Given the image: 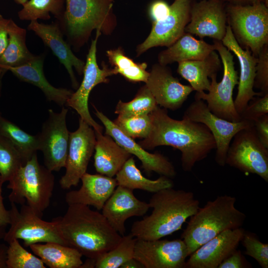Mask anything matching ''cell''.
<instances>
[{
    "instance_id": "27",
    "label": "cell",
    "mask_w": 268,
    "mask_h": 268,
    "mask_svg": "<svg viewBox=\"0 0 268 268\" xmlns=\"http://www.w3.org/2000/svg\"><path fill=\"white\" fill-rule=\"evenodd\" d=\"M221 59L214 50L202 59L178 63L177 72L187 80L196 92L208 91L210 84L209 77L221 69Z\"/></svg>"
},
{
    "instance_id": "29",
    "label": "cell",
    "mask_w": 268,
    "mask_h": 268,
    "mask_svg": "<svg viewBox=\"0 0 268 268\" xmlns=\"http://www.w3.org/2000/svg\"><path fill=\"white\" fill-rule=\"evenodd\" d=\"M32 252L50 268H80L83 255L76 249L55 242L29 245Z\"/></svg>"
},
{
    "instance_id": "34",
    "label": "cell",
    "mask_w": 268,
    "mask_h": 268,
    "mask_svg": "<svg viewBox=\"0 0 268 268\" xmlns=\"http://www.w3.org/2000/svg\"><path fill=\"white\" fill-rule=\"evenodd\" d=\"M64 3V0H29L22 5L18 16L20 20L32 21L50 19L52 14L59 20L65 9Z\"/></svg>"
},
{
    "instance_id": "4",
    "label": "cell",
    "mask_w": 268,
    "mask_h": 268,
    "mask_svg": "<svg viewBox=\"0 0 268 268\" xmlns=\"http://www.w3.org/2000/svg\"><path fill=\"white\" fill-rule=\"evenodd\" d=\"M236 201L235 197L217 196L200 207L190 217L181 236L186 245L188 257L222 232L242 226L246 215L236 207Z\"/></svg>"
},
{
    "instance_id": "53",
    "label": "cell",
    "mask_w": 268,
    "mask_h": 268,
    "mask_svg": "<svg viewBox=\"0 0 268 268\" xmlns=\"http://www.w3.org/2000/svg\"><path fill=\"white\" fill-rule=\"evenodd\" d=\"M5 233L4 227H0V240L3 238Z\"/></svg>"
},
{
    "instance_id": "50",
    "label": "cell",
    "mask_w": 268,
    "mask_h": 268,
    "mask_svg": "<svg viewBox=\"0 0 268 268\" xmlns=\"http://www.w3.org/2000/svg\"><path fill=\"white\" fill-rule=\"evenodd\" d=\"M121 268H144V267L138 261L133 258L125 263Z\"/></svg>"
},
{
    "instance_id": "31",
    "label": "cell",
    "mask_w": 268,
    "mask_h": 268,
    "mask_svg": "<svg viewBox=\"0 0 268 268\" xmlns=\"http://www.w3.org/2000/svg\"><path fill=\"white\" fill-rule=\"evenodd\" d=\"M8 44L0 57V67L6 70L18 67L32 61L36 56L28 50L26 44V30L9 19L8 26Z\"/></svg>"
},
{
    "instance_id": "24",
    "label": "cell",
    "mask_w": 268,
    "mask_h": 268,
    "mask_svg": "<svg viewBox=\"0 0 268 268\" xmlns=\"http://www.w3.org/2000/svg\"><path fill=\"white\" fill-rule=\"evenodd\" d=\"M81 186L77 190L68 192L65 201L68 205L80 204L102 210L106 201L118 186L116 179L100 174L85 173L81 178Z\"/></svg>"
},
{
    "instance_id": "40",
    "label": "cell",
    "mask_w": 268,
    "mask_h": 268,
    "mask_svg": "<svg viewBox=\"0 0 268 268\" xmlns=\"http://www.w3.org/2000/svg\"><path fill=\"white\" fill-rule=\"evenodd\" d=\"M246 255L255 259L262 268H268V244L260 240L254 233L245 230L241 241Z\"/></svg>"
},
{
    "instance_id": "48",
    "label": "cell",
    "mask_w": 268,
    "mask_h": 268,
    "mask_svg": "<svg viewBox=\"0 0 268 268\" xmlns=\"http://www.w3.org/2000/svg\"><path fill=\"white\" fill-rule=\"evenodd\" d=\"M8 246L0 243V268H6L7 250Z\"/></svg>"
},
{
    "instance_id": "18",
    "label": "cell",
    "mask_w": 268,
    "mask_h": 268,
    "mask_svg": "<svg viewBox=\"0 0 268 268\" xmlns=\"http://www.w3.org/2000/svg\"><path fill=\"white\" fill-rule=\"evenodd\" d=\"M95 109V115L105 128V134L110 135L123 148L135 155L141 162V167L150 174L156 172L170 178L176 175L174 166L169 160L159 153H151L146 151L134 139L127 136L103 113Z\"/></svg>"
},
{
    "instance_id": "35",
    "label": "cell",
    "mask_w": 268,
    "mask_h": 268,
    "mask_svg": "<svg viewBox=\"0 0 268 268\" xmlns=\"http://www.w3.org/2000/svg\"><path fill=\"white\" fill-rule=\"evenodd\" d=\"M136 238L131 233L122 236L113 249L95 259V268H121L127 261L134 258Z\"/></svg>"
},
{
    "instance_id": "11",
    "label": "cell",
    "mask_w": 268,
    "mask_h": 268,
    "mask_svg": "<svg viewBox=\"0 0 268 268\" xmlns=\"http://www.w3.org/2000/svg\"><path fill=\"white\" fill-rule=\"evenodd\" d=\"M183 117L203 124L212 134L215 141V160L220 166H224L227 152L232 139L239 131L254 126L253 122L241 120L233 122L220 118L213 114L202 100L195 98L184 112Z\"/></svg>"
},
{
    "instance_id": "22",
    "label": "cell",
    "mask_w": 268,
    "mask_h": 268,
    "mask_svg": "<svg viewBox=\"0 0 268 268\" xmlns=\"http://www.w3.org/2000/svg\"><path fill=\"white\" fill-rule=\"evenodd\" d=\"M133 191L118 185L101 210L112 227L122 236L126 232V220L143 216L150 208L148 203L138 199Z\"/></svg>"
},
{
    "instance_id": "1",
    "label": "cell",
    "mask_w": 268,
    "mask_h": 268,
    "mask_svg": "<svg viewBox=\"0 0 268 268\" xmlns=\"http://www.w3.org/2000/svg\"><path fill=\"white\" fill-rule=\"evenodd\" d=\"M151 131L148 136L139 142L144 149L170 146L181 152V165L186 172L192 170L196 163L206 158L216 148L213 136L207 127L183 117L174 119L165 108L157 106L150 114Z\"/></svg>"
},
{
    "instance_id": "38",
    "label": "cell",
    "mask_w": 268,
    "mask_h": 268,
    "mask_svg": "<svg viewBox=\"0 0 268 268\" xmlns=\"http://www.w3.org/2000/svg\"><path fill=\"white\" fill-rule=\"evenodd\" d=\"M7 250V268H46L43 261L37 256L27 251L14 239L8 243Z\"/></svg>"
},
{
    "instance_id": "44",
    "label": "cell",
    "mask_w": 268,
    "mask_h": 268,
    "mask_svg": "<svg viewBox=\"0 0 268 268\" xmlns=\"http://www.w3.org/2000/svg\"><path fill=\"white\" fill-rule=\"evenodd\" d=\"M252 265L247 261L240 250L236 249L218 266V268H247Z\"/></svg>"
},
{
    "instance_id": "12",
    "label": "cell",
    "mask_w": 268,
    "mask_h": 268,
    "mask_svg": "<svg viewBox=\"0 0 268 268\" xmlns=\"http://www.w3.org/2000/svg\"><path fill=\"white\" fill-rule=\"evenodd\" d=\"M101 33L96 31L86 57L83 73V78L77 90L73 92L67 101V105L74 109L80 118L92 127L96 132L102 133L103 127L92 118L89 111L88 101L90 92L97 84L108 83V77L116 74L114 68H110L103 63L100 68L96 60L97 39Z\"/></svg>"
},
{
    "instance_id": "41",
    "label": "cell",
    "mask_w": 268,
    "mask_h": 268,
    "mask_svg": "<svg viewBox=\"0 0 268 268\" xmlns=\"http://www.w3.org/2000/svg\"><path fill=\"white\" fill-rule=\"evenodd\" d=\"M257 58L254 87L264 95L268 93V44L263 47Z\"/></svg>"
},
{
    "instance_id": "9",
    "label": "cell",
    "mask_w": 268,
    "mask_h": 268,
    "mask_svg": "<svg viewBox=\"0 0 268 268\" xmlns=\"http://www.w3.org/2000/svg\"><path fill=\"white\" fill-rule=\"evenodd\" d=\"M10 203V226L5 233L4 241L8 243L14 239H21L25 247L47 242L67 245L59 231L56 219L51 222L44 221L27 204L21 205L18 210L15 203Z\"/></svg>"
},
{
    "instance_id": "7",
    "label": "cell",
    "mask_w": 268,
    "mask_h": 268,
    "mask_svg": "<svg viewBox=\"0 0 268 268\" xmlns=\"http://www.w3.org/2000/svg\"><path fill=\"white\" fill-rule=\"evenodd\" d=\"M227 24L238 44L257 57L268 44V8L263 2L226 7Z\"/></svg>"
},
{
    "instance_id": "43",
    "label": "cell",
    "mask_w": 268,
    "mask_h": 268,
    "mask_svg": "<svg viewBox=\"0 0 268 268\" xmlns=\"http://www.w3.org/2000/svg\"><path fill=\"white\" fill-rule=\"evenodd\" d=\"M170 5L163 0H155L148 7V13L152 23L165 18L170 12Z\"/></svg>"
},
{
    "instance_id": "23",
    "label": "cell",
    "mask_w": 268,
    "mask_h": 268,
    "mask_svg": "<svg viewBox=\"0 0 268 268\" xmlns=\"http://www.w3.org/2000/svg\"><path fill=\"white\" fill-rule=\"evenodd\" d=\"M28 29L33 31L43 41L46 46L52 51L67 71L73 87H78L73 67L79 75L83 73L85 62L76 57L72 52L70 46L64 39L63 33L59 23L46 24L32 21Z\"/></svg>"
},
{
    "instance_id": "52",
    "label": "cell",
    "mask_w": 268,
    "mask_h": 268,
    "mask_svg": "<svg viewBox=\"0 0 268 268\" xmlns=\"http://www.w3.org/2000/svg\"><path fill=\"white\" fill-rule=\"evenodd\" d=\"M6 71L5 69L0 67V95L2 87V79Z\"/></svg>"
},
{
    "instance_id": "26",
    "label": "cell",
    "mask_w": 268,
    "mask_h": 268,
    "mask_svg": "<svg viewBox=\"0 0 268 268\" xmlns=\"http://www.w3.org/2000/svg\"><path fill=\"white\" fill-rule=\"evenodd\" d=\"M94 165L100 174L114 177L131 154L121 147L112 137L96 132Z\"/></svg>"
},
{
    "instance_id": "25",
    "label": "cell",
    "mask_w": 268,
    "mask_h": 268,
    "mask_svg": "<svg viewBox=\"0 0 268 268\" xmlns=\"http://www.w3.org/2000/svg\"><path fill=\"white\" fill-rule=\"evenodd\" d=\"M44 58L35 56L30 62L18 67L6 68L21 81L31 83L39 88L47 99L63 106L72 94V91L64 88H57L47 80L43 72Z\"/></svg>"
},
{
    "instance_id": "10",
    "label": "cell",
    "mask_w": 268,
    "mask_h": 268,
    "mask_svg": "<svg viewBox=\"0 0 268 268\" xmlns=\"http://www.w3.org/2000/svg\"><path fill=\"white\" fill-rule=\"evenodd\" d=\"M225 164L268 182V148L260 140L253 126L238 132L228 149Z\"/></svg>"
},
{
    "instance_id": "30",
    "label": "cell",
    "mask_w": 268,
    "mask_h": 268,
    "mask_svg": "<svg viewBox=\"0 0 268 268\" xmlns=\"http://www.w3.org/2000/svg\"><path fill=\"white\" fill-rule=\"evenodd\" d=\"M118 185L134 190L139 189L155 193L161 190L173 188L171 178L161 176L156 180L145 177L137 168L133 157H130L116 175Z\"/></svg>"
},
{
    "instance_id": "17",
    "label": "cell",
    "mask_w": 268,
    "mask_h": 268,
    "mask_svg": "<svg viewBox=\"0 0 268 268\" xmlns=\"http://www.w3.org/2000/svg\"><path fill=\"white\" fill-rule=\"evenodd\" d=\"M227 16L223 0H201L191 4L190 20L185 32L202 39L205 37L220 41L227 26Z\"/></svg>"
},
{
    "instance_id": "33",
    "label": "cell",
    "mask_w": 268,
    "mask_h": 268,
    "mask_svg": "<svg viewBox=\"0 0 268 268\" xmlns=\"http://www.w3.org/2000/svg\"><path fill=\"white\" fill-rule=\"evenodd\" d=\"M106 54L116 74L119 73L131 82L146 83L149 75L146 63H135L125 55L121 47L107 50Z\"/></svg>"
},
{
    "instance_id": "21",
    "label": "cell",
    "mask_w": 268,
    "mask_h": 268,
    "mask_svg": "<svg viewBox=\"0 0 268 268\" xmlns=\"http://www.w3.org/2000/svg\"><path fill=\"white\" fill-rule=\"evenodd\" d=\"M221 42L229 51L234 54L239 63L238 92L234 103L236 111L240 115L255 96L263 95L261 92L254 90L258 58L248 49H244L238 44L229 25L227 26L226 34Z\"/></svg>"
},
{
    "instance_id": "16",
    "label": "cell",
    "mask_w": 268,
    "mask_h": 268,
    "mask_svg": "<svg viewBox=\"0 0 268 268\" xmlns=\"http://www.w3.org/2000/svg\"><path fill=\"white\" fill-rule=\"evenodd\" d=\"M191 4V0H174L170 5L168 15L152 23L149 35L136 48L137 56L153 47H168L181 37L190 20Z\"/></svg>"
},
{
    "instance_id": "36",
    "label": "cell",
    "mask_w": 268,
    "mask_h": 268,
    "mask_svg": "<svg viewBox=\"0 0 268 268\" xmlns=\"http://www.w3.org/2000/svg\"><path fill=\"white\" fill-rule=\"evenodd\" d=\"M157 106L154 96L144 85L138 90L131 101L124 102L119 100L115 113L122 117L148 115Z\"/></svg>"
},
{
    "instance_id": "6",
    "label": "cell",
    "mask_w": 268,
    "mask_h": 268,
    "mask_svg": "<svg viewBox=\"0 0 268 268\" xmlns=\"http://www.w3.org/2000/svg\"><path fill=\"white\" fill-rule=\"evenodd\" d=\"M7 188L10 202L25 203L42 217L49 207L55 186L52 172L41 165L36 153L9 180Z\"/></svg>"
},
{
    "instance_id": "28",
    "label": "cell",
    "mask_w": 268,
    "mask_h": 268,
    "mask_svg": "<svg viewBox=\"0 0 268 268\" xmlns=\"http://www.w3.org/2000/svg\"><path fill=\"white\" fill-rule=\"evenodd\" d=\"M215 50L213 44L202 39H197L192 34L185 32L172 45L160 52L158 56L159 64L166 66L175 62L201 60Z\"/></svg>"
},
{
    "instance_id": "42",
    "label": "cell",
    "mask_w": 268,
    "mask_h": 268,
    "mask_svg": "<svg viewBox=\"0 0 268 268\" xmlns=\"http://www.w3.org/2000/svg\"><path fill=\"white\" fill-rule=\"evenodd\" d=\"M266 114H268V93L250 100L240 115L241 120L254 123Z\"/></svg>"
},
{
    "instance_id": "19",
    "label": "cell",
    "mask_w": 268,
    "mask_h": 268,
    "mask_svg": "<svg viewBox=\"0 0 268 268\" xmlns=\"http://www.w3.org/2000/svg\"><path fill=\"white\" fill-rule=\"evenodd\" d=\"M245 229L242 227L226 230L198 248L189 256L185 268H218L241 242Z\"/></svg>"
},
{
    "instance_id": "5",
    "label": "cell",
    "mask_w": 268,
    "mask_h": 268,
    "mask_svg": "<svg viewBox=\"0 0 268 268\" xmlns=\"http://www.w3.org/2000/svg\"><path fill=\"white\" fill-rule=\"evenodd\" d=\"M114 0H66L59 24L69 43L76 49L83 46L94 30L110 34L116 25Z\"/></svg>"
},
{
    "instance_id": "32",
    "label": "cell",
    "mask_w": 268,
    "mask_h": 268,
    "mask_svg": "<svg viewBox=\"0 0 268 268\" xmlns=\"http://www.w3.org/2000/svg\"><path fill=\"white\" fill-rule=\"evenodd\" d=\"M0 134L7 138L19 153L24 164L39 150L37 134L31 135L0 115Z\"/></svg>"
},
{
    "instance_id": "14",
    "label": "cell",
    "mask_w": 268,
    "mask_h": 268,
    "mask_svg": "<svg viewBox=\"0 0 268 268\" xmlns=\"http://www.w3.org/2000/svg\"><path fill=\"white\" fill-rule=\"evenodd\" d=\"M95 143L94 130L80 118L78 128L69 133L66 172L59 181L62 189H68L77 185L86 173Z\"/></svg>"
},
{
    "instance_id": "45",
    "label": "cell",
    "mask_w": 268,
    "mask_h": 268,
    "mask_svg": "<svg viewBox=\"0 0 268 268\" xmlns=\"http://www.w3.org/2000/svg\"><path fill=\"white\" fill-rule=\"evenodd\" d=\"M253 124L260 140L268 148V114L259 118Z\"/></svg>"
},
{
    "instance_id": "51",
    "label": "cell",
    "mask_w": 268,
    "mask_h": 268,
    "mask_svg": "<svg viewBox=\"0 0 268 268\" xmlns=\"http://www.w3.org/2000/svg\"><path fill=\"white\" fill-rule=\"evenodd\" d=\"M95 266V259L87 258L85 262H83L80 268H93Z\"/></svg>"
},
{
    "instance_id": "8",
    "label": "cell",
    "mask_w": 268,
    "mask_h": 268,
    "mask_svg": "<svg viewBox=\"0 0 268 268\" xmlns=\"http://www.w3.org/2000/svg\"><path fill=\"white\" fill-rule=\"evenodd\" d=\"M213 44L223 65V77L218 82L217 74L212 75L208 92H196L195 98L206 102L209 110L217 117L237 122L241 121V117L234 106L233 92L238 84L239 76L235 68L233 56L221 41L213 40Z\"/></svg>"
},
{
    "instance_id": "39",
    "label": "cell",
    "mask_w": 268,
    "mask_h": 268,
    "mask_svg": "<svg viewBox=\"0 0 268 268\" xmlns=\"http://www.w3.org/2000/svg\"><path fill=\"white\" fill-rule=\"evenodd\" d=\"M113 122L124 134L133 139L146 138L152 129L149 114L129 117L118 116Z\"/></svg>"
},
{
    "instance_id": "37",
    "label": "cell",
    "mask_w": 268,
    "mask_h": 268,
    "mask_svg": "<svg viewBox=\"0 0 268 268\" xmlns=\"http://www.w3.org/2000/svg\"><path fill=\"white\" fill-rule=\"evenodd\" d=\"M24 165L19 153L12 143L0 134V176L3 181H8Z\"/></svg>"
},
{
    "instance_id": "13",
    "label": "cell",
    "mask_w": 268,
    "mask_h": 268,
    "mask_svg": "<svg viewBox=\"0 0 268 268\" xmlns=\"http://www.w3.org/2000/svg\"><path fill=\"white\" fill-rule=\"evenodd\" d=\"M49 116L37 134L39 150L44 155L45 166L52 172L65 167L67 155L69 132L66 124L67 109L63 107L56 113L48 110Z\"/></svg>"
},
{
    "instance_id": "15",
    "label": "cell",
    "mask_w": 268,
    "mask_h": 268,
    "mask_svg": "<svg viewBox=\"0 0 268 268\" xmlns=\"http://www.w3.org/2000/svg\"><path fill=\"white\" fill-rule=\"evenodd\" d=\"M188 257L186 245L181 238L137 239L134 256L144 268H185Z\"/></svg>"
},
{
    "instance_id": "2",
    "label": "cell",
    "mask_w": 268,
    "mask_h": 268,
    "mask_svg": "<svg viewBox=\"0 0 268 268\" xmlns=\"http://www.w3.org/2000/svg\"><path fill=\"white\" fill-rule=\"evenodd\" d=\"M56 219L67 245L87 258L96 259L115 247L122 237L102 213L87 205L69 204L64 215Z\"/></svg>"
},
{
    "instance_id": "3",
    "label": "cell",
    "mask_w": 268,
    "mask_h": 268,
    "mask_svg": "<svg viewBox=\"0 0 268 268\" xmlns=\"http://www.w3.org/2000/svg\"><path fill=\"white\" fill-rule=\"evenodd\" d=\"M148 203L151 213L134 222L131 227L130 233L137 239L153 240L171 235L181 229L200 207L193 192L173 188L154 193Z\"/></svg>"
},
{
    "instance_id": "47",
    "label": "cell",
    "mask_w": 268,
    "mask_h": 268,
    "mask_svg": "<svg viewBox=\"0 0 268 268\" xmlns=\"http://www.w3.org/2000/svg\"><path fill=\"white\" fill-rule=\"evenodd\" d=\"M4 182L0 176V227H5L10 223L9 211L5 208L2 196V186Z\"/></svg>"
},
{
    "instance_id": "20",
    "label": "cell",
    "mask_w": 268,
    "mask_h": 268,
    "mask_svg": "<svg viewBox=\"0 0 268 268\" xmlns=\"http://www.w3.org/2000/svg\"><path fill=\"white\" fill-rule=\"evenodd\" d=\"M145 85L157 105L173 111L181 108L194 91L190 85L182 84L174 77L166 66L159 63L152 66Z\"/></svg>"
},
{
    "instance_id": "49",
    "label": "cell",
    "mask_w": 268,
    "mask_h": 268,
    "mask_svg": "<svg viewBox=\"0 0 268 268\" xmlns=\"http://www.w3.org/2000/svg\"><path fill=\"white\" fill-rule=\"evenodd\" d=\"M227 1L229 4H249L256 2H263L268 5V0H223Z\"/></svg>"
},
{
    "instance_id": "54",
    "label": "cell",
    "mask_w": 268,
    "mask_h": 268,
    "mask_svg": "<svg viewBox=\"0 0 268 268\" xmlns=\"http://www.w3.org/2000/svg\"><path fill=\"white\" fill-rule=\"evenodd\" d=\"M13 0L16 3L23 5L28 0Z\"/></svg>"
},
{
    "instance_id": "46",
    "label": "cell",
    "mask_w": 268,
    "mask_h": 268,
    "mask_svg": "<svg viewBox=\"0 0 268 268\" xmlns=\"http://www.w3.org/2000/svg\"><path fill=\"white\" fill-rule=\"evenodd\" d=\"M9 21V19L4 18L0 13V57L8 44V26Z\"/></svg>"
}]
</instances>
